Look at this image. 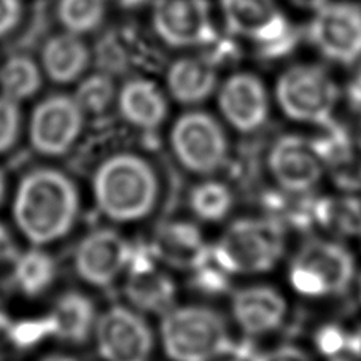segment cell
<instances>
[{"mask_svg": "<svg viewBox=\"0 0 361 361\" xmlns=\"http://www.w3.org/2000/svg\"><path fill=\"white\" fill-rule=\"evenodd\" d=\"M252 361H312V360H310L309 355L300 347L282 345V347L272 348V350L266 353L253 355Z\"/></svg>", "mask_w": 361, "mask_h": 361, "instance_id": "cell-37", "label": "cell"}, {"mask_svg": "<svg viewBox=\"0 0 361 361\" xmlns=\"http://www.w3.org/2000/svg\"><path fill=\"white\" fill-rule=\"evenodd\" d=\"M91 342L101 361H150L154 333L139 310L114 302L99 312Z\"/></svg>", "mask_w": 361, "mask_h": 361, "instance_id": "cell-11", "label": "cell"}, {"mask_svg": "<svg viewBox=\"0 0 361 361\" xmlns=\"http://www.w3.org/2000/svg\"><path fill=\"white\" fill-rule=\"evenodd\" d=\"M39 64L48 83L64 90L75 86L92 67V49L85 37L62 30L43 42Z\"/></svg>", "mask_w": 361, "mask_h": 361, "instance_id": "cell-20", "label": "cell"}, {"mask_svg": "<svg viewBox=\"0 0 361 361\" xmlns=\"http://www.w3.org/2000/svg\"><path fill=\"white\" fill-rule=\"evenodd\" d=\"M347 352L352 353L355 358H358L361 361V328L357 329L355 333L348 334Z\"/></svg>", "mask_w": 361, "mask_h": 361, "instance_id": "cell-40", "label": "cell"}, {"mask_svg": "<svg viewBox=\"0 0 361 361\" xmlns=\"http://www.w3.org/2000/svg\"><path fill=\"white\" fill-rule=\"evenodd\" d=\"M54 11L62 30L86 37L104 26L109 0H58Z\"/></svg>", "mask_w": 361, "mask_h": 361, "instance_id": "cell-28", "label": "cell"}, {"mask_svg": "<svg viewBox=\"0 0 361 361\" xmlns=\"http://www.w3.org/2000/svg\"><path fill=\"white\" fill-rule=\"evenodd\" d=\"M315 344L322 353L328 357H338L342 352H347L348 333H344L339 326H325L317 333Z\"/></svg>", "mask_w": 361, "mask_h": 361, "instance_id": "cell-34", "label": "cell"}, {"mask_svg": "<svg viewBox=\"0 0 361 361\" xmlns=\"http://www.w3.org/2000/svg\"><path fill=\"white\" fill-rule=\"evenodd\" d=\"M143 2H145V0H118V4H120L121 7H124V8L140 7Z\"/></svg>", "mask_w": 361, "mask_h": 361, "instance_id": "cell-44", "label": "cell"}, {"mask_svg": "<svg viewBox=\"0 0 361 361\" xmlns=\"http://www.w3.org/2000/svg\"><path fill=\"white\" fill-rule=\"evenodd\" d=\"M23 105L0 94V159L13 154L24 139Z\"/></svg>", "mask_w": 361, "mask_h": 361, "instance_id": "cell-31", "label": "cell"}, {"mask_svg": "<svg viewBox=\"0 0 361 361\" xmlns=\"http://www.w3.org/2000/svg\"><path fill=\"white\" fill-rule=\"evenodd\" d=\"M23 16V0H0V42L16 34Z\"/></svg>", "mask_w": 361, "mask_h": 361, "instance_id": "cell-33", "label": "cell"}, {"mask_svg": "<svg viewBox=\"0 0 361 361\" xmlns=\"http://www.w3.org/2000/svg\"><path fill=\"white\" fill-rule=\"evenodd\" d=\"M235 323L248 336H264L276 331L286 319V300L276 288L253 285L235 291L231 301Z\"/></svg>", "mask_w": 361, "mask_h": 361, "instance_id": "cell-23", "label": "cell"}, {"mask_svg": "<svg viewBox=\"0 0 361 361\" xmlns=\"http://www.w3.org/2000/svg\"><path fill=\"white\" fill-rule=\"evenodd\" d=\"M99 312L101 307L83 286L58 291L45 312L51 339L67 347H85L92 341Z\"/></svg>", "mask_w": 361, "mask_h": 361, "instance_id": "cell-16", "label": "cell"}, {"mask_svg": "<svg viewBox=\"0 0 361 361\" xmlns=\"http://www.w3.org/2000/svg\"><path fill=\"white\" fill-rule=\"evenodd\" d=\"M339 97L334 78L319 64H295L276 83L280 110L298 123L323 126L333 120Z\"/></svg>", "mask_w": 361, "mask_h": 361, "instance_id": "cell-9", "label": "cell"}, {"mask_svg": "<svg viewBox=\"0 0 361 361\" xmlns=\"http://www.w3.org/2000/svg\"><path fill=\"white\" fill-rule=\"evenodd\" d=\"M39 361H82V360H80V357H77L75 353L59 350V352H49V353L42 355Z\"/></svg>", "mask_w": 361, "mask_h": 361, "instance_id": "cell-41", "label": "cell"}, {"mask_svg": "<svg viewBox=\"0 0 361 361\" xmlns=\"http://www.w3.org/2000/svg\"><path fill=\"white\" fill-rule=\"evenodd\" d=\"M358 145L361 148V120H360V128H358Z\"/></svg>", "mask_w": 361, "mask_h": 361, "instance_id": "cell-46", "label": "cell"}, {"mask_svg": "<svg viewBox=\"0 0 361 361\" xmlns=\"http://www.w3.org/2000/svg\"><path fill=\"white\" fill-rule=\"evenodd\" d=\"M225 120L242 134L263 128L269 118V94L263 80L252 72H238L225 80L219 92Z\"/></svg>", "mask_w": 361, "mask_h": 361, "instance_id": "cell-17", "label": "cell"}, {"mask_svg": "<svg viewBox=\"0 0 361 361\" xmlns=\"http://www.w3.org/2000/svg\"><path fill=\"white\" fill-rule=\"evenodd\" d=\"M118 83L116 78L102 71H90L73 86L72 94L88 120H104L115 109Z\"/></svg>", "mask_w": 361, "mask_h": 361, "instance_id": "cell-27", "label": "cell"}, {"mask_svg": "<svg viewBox=\"0 0 361 361\" xmlns=\"http://www.w3.org/2000/svg\"><path fill=\"white\" fill-rule=\"evenodd\" d=\"M282 2H285L293 10L314 15L317 10H320L323 5L329 2V0H282Z\"/></svg>", "mask_w": 361, "mask_h": 361, "instance_id": "cell-38", "label": "cell"}, {"mask_svg": "<svg viewBox=\"0 0 361 361\" xmlns=\"http://www.w3.org/2000/svg\"><path fill=\"white\" fill-rule=\"evenodd\" d=\"M115 110L129 128L142 134H153L166 123L169 102L152 78L133 75L118 85Z\"/></svg>", "mask_w": 361, "mask_h": 361, "instance_id": "cell-19", "label": "cell"}, {"mask_svg": "<svg viewBox=\"0 0 361 361\" xmlns=\"http://www.w3.org/2000/svg\"><path fill=\"white\" fill-rule=\"evenodd\" d=\"M130 255L133 242L120 228L102 223L80 235L71 253V269L83 288L109 291L123 280Z\"/></svg>", "mask_w": 361, "mask_h": 361, "instance_id": "cell-7", "label": "cell"}, {"mask_svg": "<svg viewBox=\"0 0 361 361\" xmlns=\"http://www.w3.org/2000/svg\"><path fill=\"white\" fill-rule=\"evenodd\" d=\"M159 339L166 357L172 361H215L226 355L240 357V345L234 344L226 320L205 306H173L167 310L161 315Z\"/></svg>", "mask_w": 361, "mask_h": 361, "instance_id": "cell-3", "label": "cell"}, {"mask_svg": "<svg viewBox=\"0 0 361 361\" xmlns=\"http://www.w3.org/2000/svg\"><path fill=\"white\" fill-rule=\"evenodd\" d=\"M333 180L334 183L341 186L342 190H360L361 188V163L360 161H350L348 164H344L333 169Z\"/></svg>", "mask_w": 361, "mask_h": 361, "instance_id": "cell-36", "label": "cell"}, {"mask_svg": "<svg viewBox=\"0 0 361 361\" xmlns=\"http://www.w3.org/2000/svg\"><path fill=\"white\" fill-rule=\"evenodd\" d=\"M4 336L15 352H27L43 344L47 339H51V331L45 314H42L40 317H27L21 320L11 319Z\"/></svg>", "mask_w": 361, "mask_h": 361, "instance_id": "cell-32", "label": "cell"}, {"mask_svg": "<svg viewBox=\"0 0 361 361\" xmlns=\"http://www.w3.org/2000/svg\"><path fill=\"white\" fill-rule=\"evenodd\" d=\"M290 283L309 298L344 293L355 279V258L339 242L310 239L291 259Z\"/></svg>", "mask_w": 361, "mask_h": 361, "instance_id": "cell-8", "label": "cell"}, {"mask_svg": "<svg viewBox=\"0 0 361 361\" xmlns=\"http://www.w3.org/2000/svg\"><path fill=\"white\" fill-rule=\"evenodd\" d=\"M10 220L26 245L53 248L77 234L85 215V192L73 173L40 161L11 185Z\"/></svg>", "mask_w": 361, "mask_h": 361, "instance_id": "cell-1", "label": "cell"}, {"mask_svg": "<svg viewBox=\"0 0 361 361\" xmlns=\"http://www.w3.org/2000/svg\"><path fill=\"white\" fill-rule=\"evenodd\" d=\"M220 11L228 34L250 43L261 58H283L298 45L282 0H220Z\"/></svg>", "mask_w": 361, "mask_h": 361, "instance_id": "cell-6", "label": "cell"}, {"mask_svg": "<svg viewBox=\"0 0 361 361\" xmlns=\"http://www.w3.org/2000/svg\"><path fill=\"white\" fill-rule=\"evenodd\" d=\"M126 304L143 315H164L176 304L177 286L161 267L148 244H133L129 266L123 277Z\"/></svg>", "mask_w": 361, "mask_h": 361, "instance_id": "cell-14", "label": "cell"}, {"mask_svg": "<svg viewBox=\"0 0 361 361\" xmlns=\"http://www.w3.org/2000/svg\"><path fill=\"white\" fill-rule=\"evenodd\" d=\"M150 24L164 47L204 49L219 39L209 0H153Z\"/></svg>", "mask_w": 361, "mask_h": 361, "instance_id": "cell-12", "label": "cell"}, {"mask_svg": "<svg viewBox=\"0 0 361 361\" xmlns=\"http://www.w3.org/2000/svg\"><path fill=\"white\" fill-rule=\"evenodd\" d=\"M21 250V240L8 223L0 220V267H8Z\"/></svg>", "mask_w": 361, "mask_h": 361, "instance_id": "cell-35", "label": "cell"}, {"mask_svg": "<svg viewBox=\"0 0 361 361\" xmlns=\"http://www.w3.org/2000/svg\"><path fill=\"white\" fill-rule=\"evenodd\" d=\"M10 191H11L10 176H8V172L5 171V167L0 164V210H2L5 205L8 204Z\"/></svg>", "mask_w": 361, "mask_h": 361, "instance_id": "cell-39", "label": "cell"}, {"mask_svg": "<svg viewBox=\"0 0 361 361\" xmlns=\"http://www.w3.org/2000/svg\"><path fill=\"white\" fill-rule=\"evenodd\" d=\"M159 263L176 269L195 271L212 258V247L196 225L171 220L161 225L148 242Z\"/></svg>", "mask_w": 361, "mask_h": 361, "instance_id": "cell-21", "label": "cell"}, {"mask_svg": "<svg viewBox=\"0 0 361 361\" xmlns=\"http://www.w3.org/2000/svg\"><path fill=\"white\" fill-rule=\"evenodd\" d=\"M309 40L323 58L341 66L361 61V5L329 0L312 15Z\"/></svg>", "mask_w": 361, "mask_h": 361, "instance_id": "cell-13", "label": "cell"}, {"mask_svg": "<svg viewBox=\"0 0 361 361\" xmlns=\"http://www.w3.org/2000/svg\"><path fill=\"white\" fill-rule=\"evenodd\" d=\"M159 53L133 29H115L104 34L92 49V64L111 77L140 75L139 71L152 68Z\"/></svg>", "mask_w": 361, "mask_h": 361, "instance_id": "cell-18", "label": "cell"}, {"mask_svg": "<svg viewBox=\"0 0 361 361\" xmlns=\"http://www.w3.org/2000/svg\"><path fill=\"white\" fill-rule=\"evenodd\" d=\"M215 361H247V360L240 358V357H235V355H226V357H221V358L215 360Z\"/></svg>", "mask_w": 361, "mask_h": 361, "instance_id": "cell-45", "label": "cell"}, {"mask_svg": "<svg viewBox=\"0 0 361 361\" xmlns=\"http://www.w3.org/2000/svg\"><path fill=\"white\" fill-rule=\"evenodd\" d=\"M15 353V348L10 345V342L5 339L4 334H0V361H11Z\"/></svg>", "mask_w": 361, "mask_h": 361, "instance_id": "cell-43", "label": "cell"}, {"mask_svg": "<svg viewBox=\"0 0 361 361\" xmlns=\"http://www.w3.org/2000/svg\"><path fill=\"white\" fill-rule=\"evenodd\" d=\"M39 59L26 53H13L0 62V94L18 104L34 102L45 88Z\"/></svg>", "mask_w": 361, "mask_h": 361, "instance_id": "cell-25", "label": "cell"}, {"mask_svg": "<svg viewBox=\"0 0 361 361\" xmlns=\"http://www.w3.org/2000/svg\"><path fill=\"white\" fill-rule=\"evenodd\" d=\"M360 300H361V280H360Z\"/></svg>", "mask_w": 361, "mask_h": 361, "instance_id": "cell-47", "label": "cell"}, {"mask_svg": "<svg viewBox=\"0 0 361 361\" xmlns=\"http://www.w3.org/2000/svg\"><path fill=\"white\" fill-rule=\"evenodd\" d=\"M173 157L196 176H212L228 163L229 140L221 124L205 111L178 116L171 129Z\"/></svg>", "mask_w": 361, "mask_h": 361, "instance_id": "cell-10", "label": "cell"}, {"mask_svg": "<svg viewBox=\"0 0 361 361\" xmlns=\"http://www.w3.org/2000/svg\"><path fill=\"white\" fill-rule=\"evenodd\" d=\"M190 209L202 221H221L234 205L233 190L219 180H207L196 185L190 192Z\"/></svg>", "mask_w": 361, "mask_h": 361, "instance_id": "cell-29", "label": "cell"}, {"mask_svg": "<svg viewBox=\"0 0 361 361\" xmlns=\"http://www.w3.org/2000/svg\"><path fill=\"white\" fill-rule=\"evenodd\" d=\"M319 128L320 134H317L314 139L309 140L323 166L333 171L355 159L350 134L342 124L336 123L333 118L331 121Z\"/></svg>", "mask_w": 361, "mask_h": 361, "instance_id": "cell-30", "label": "cell"}, {"mask_svg": "<svg viewBox=\"0 0 361 361\" xmlns=\"http://www.w3.org/2000/svg\"><path fill=\"white\" fill-rule=\"evenodd\" d=\"M219 71L204 53L182 56L167 68V91L178 104H201L219 85Z\"/></svg>", "mask_w": 361, "mask_h": 361, "instance_id": "cell-24", "label": "cell"}, {"mask_svg": "<svg viewBox=\"0 0 361 361\" xmlns=\"http://www.w3.org/2000/svg\"><path fill=\"white\" fill-rule=\"evenodd\" d=\"M267 169L286 192L306 195L320 183L323 163L310 140L298 134H285L272 143L267 153Z\"/></svg>", "mask_w": 361, "mask_h": 361, "instance_id": "cell-15", "label": "cell"}, {"mask_svg": "<svg viewBox=\"0 0 361 361\" xmlns=\"http://www.w3.org/2000/svg\"><path fill=\"white\" fill-rule=\"evenodd\" d=\"M285 253V228L272 216L233 221L212 245V258L229 276H250L274 269Z\"/></svg>", "mask_w": 361, "mask_h": 361, "instance_id": "cell-5", "label": "cell"}, {"mask_svg": "<svg viewBox=\"0 0 361 361\" xmlns=\"http://www.w3.org/2000/svg\"><path fill=\"white\" fill-rule=\"evenodd\" d=\"M10 322H11V317L8 312V306L4 300V291L0 290V334L5 333V329L8 328Z\"/></svg>", "mask_w": 361, "mask_h": 361, "instance_id": "cell-42", "label": "cell"}, {"mask_svg": "<svg viewBox=\"0 0 361 361\" xmlns=\"http://www.w3.org/2000/svg\"><path fill=\"white\" fill-rule=\"evenodd\" d=\"M88 192L92 209L107 225H140L157 214L164 186L154 161L140 150L115 148L91 166Z\"/></svg>", "mask_w": 361, "mask_h": 361, "instance_id": "cell-2", "label": "cell"}, {"mask_svg": "<svg viewBox=\"0 0 361 361\" xmlns=\"http://www.w3.org/2000/svg\"><path fill=\"white\" fill-rule=\"evenodd\" d=\"M88 124L72 92L58 90L35 99L24 121V139L34 157L59 163L78 152Z\"/></svg>", "mask_w": 361, "mask_h": 361, "instance_id": "cell-4", "label": "cell"}, {"mask_svg": "<svg viewBox=\"0 0 361 361\" xmlns=\"http://www.w3.org/2000/svg\"><path fill=\"white\" fill-rule=\"evenodd\" d=\"M312 221L339 238L361 235V199L355 196L314 199Z\"/></svg>", "mask_w": 361, "mask_h": 361, "instance_id": "cell-26", "label": "cell"}, {"mask_svg": "<svg viewBox=\"0 0 361 361\" xmlns=\"http://www.w3.org/2000/svg\"><path fill=\"white\" fill-rule=\"evenodd\" d=\"M8 269V288L27 301H39L56 290L61 263L51 248L27 245L21 248Z\"/></svg>", "mask_w": 361, "mask_h": 361, "instance_id": "cell-22", "label": "cell"}]
</instances>
